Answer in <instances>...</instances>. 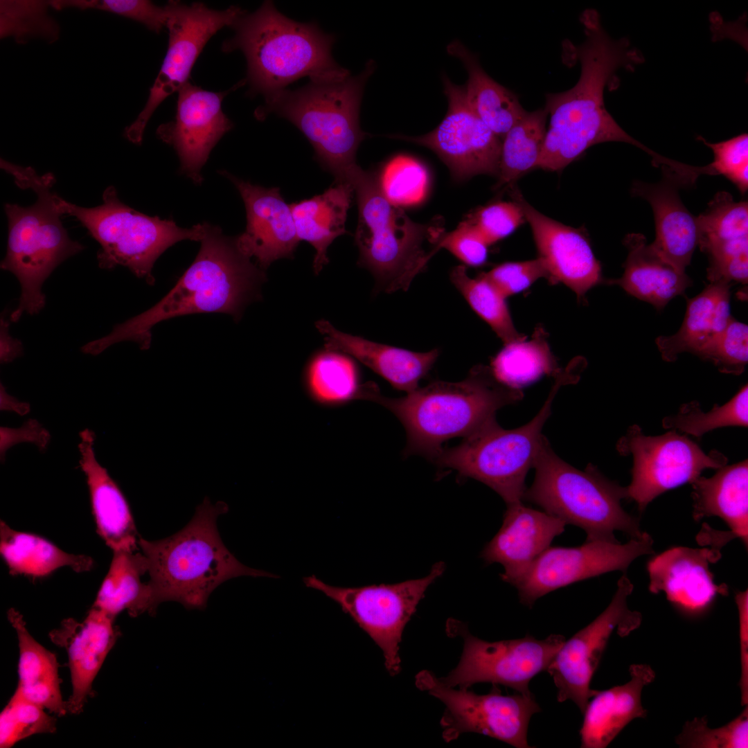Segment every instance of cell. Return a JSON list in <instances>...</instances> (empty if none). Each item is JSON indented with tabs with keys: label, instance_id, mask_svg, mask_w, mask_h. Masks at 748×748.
I'll return each instance as SVG.
<instances>
[{
	"label": "cell",
	"instance_id": "cell-42",
	"mask_svg": "<svg viewBox=\"0 0 748 748\" xmlns=\"http://www.w3.org/2000/svg\"><path fill=\"white\" fill-rule=\"evenodd\" d=\"M449 278L472 310L505 344L526 339L515 328L506 298L482 274L472 278L465 265H458L451 270Z\"/></svg>",
	"mask_w": 748,
	"mask_h": 748
},
{
	"label": "cell",
	"instance_id": "cell-25",
	"mask_svg": "<svg viewBox=\"0 0 748 748\" xmlns=\"http://www.w3.org/2000/svg\"><path fill=\"white\" fill-rule=\"evenodd\" d=\"M565 526L561 519L526 507L522 501L508 505L500 529L481 556L488 564H501L504 569L501 579L509 583L550 546Z\"/></svg>",
	"mask_w": 748,
	"mask_h": 748
},
{
	"label": "cell",
	"instance_id": "cell-21",
	"mask_svg": "<svg viewBox=\"0 0 748 748\" xmlns=\"http://www.w3.org/2000/svg\"><path fill=\"white\" fill-rule=\"evenodd\" d=\"M508 192L531 226L538 258L544 262L551 282L564 283L579 298L602 282L600 264L582 229L565 225L538 211L515 184L508 187Z\"/></svg>",
	"mask_w": 748,
	"mask_h": 748
},
{
	"label": "cell",
	"instance_id": "cell-4",
	"mask_svg": "<svg viewBox=\"0 0 748 748\" xmlns=\"http://www.w3.org/2000/svg\"><path fill=\"white\" fill-rule=\"evenodd\" d=\"M522 397L521 390L500 384L490 368L482 365L473 367L462 381H434L403 397L384 396L373 382L364 383L361 393V400L383 406L402 424L404 456L418 454L431 461L443 443L476 432L495 419L497 410Z\"/></svg>",
	"mask_w": 748,
	"mask_h": 748
},
{
	"label": "cell",
	"instance_id": "cell-54",
	"mask_svg": "<svg viewBox=\"0 0 748 748\" xmlns=\"http://www.w3.org/2000/svg\"><path fill=\"white\" fill-rule=\"evenodd\" d=\"M10 320L6 319L4 316L1 317L0 359L1 364L12 362L16 357L21 355L23 350L21 342L10 335Z\"/></svg>",
	"mask_w": 748,
	"mask_h": 748
},
{
	"label": "cell",
	"instance_id": "cell-7",
	"mask_svg": "<svg viewBox=\"0 0 748 748\" xmlns=\"http://www.w3.org/2000/svg\"><path fill=\"white\" fill-rule=\"evenodd\" d=\"M1 168L12 175L21 188H30L37 199L23 207L6 204L8 236L7 251L1 268L12 272L21 285L17 308L10 321H17L25 312L38 314L45 305L42 287L51 272L64 260L84 247L70 238L64 227L53 191L55 178L52 173L38 175L31 167H22L1 160Z\"/></svg>",
	"mask_w": 748,
	"mask_h": 748
},
{
	"label": "cell",
	"instance_id": "cell-35",
	"mask_svg": "<svg viewBox=\"0 0 748 748\" xmlns=\"http://www.w3.org/2000/svg\"><path fill=\"white\" fill-rule=\"evenodd\" d=\"M8 618L15 630L19 645L17 688L24 697L49 712L62 716L68 713L60 691L59 666L55 655L29 633L22 615L14 608Z\"/></svg>",
	"mask_w": 748,
	"mask_h": 748
},
{
	"label": "cell",
	"instance_id": "cell-45",
	"mask_svg": "<svg viewBox=\"0 0 748 748\" xmlns=\"http://www.w3.org/2000/svg\"><path fill=\"white\" fill-rule=\"evenodd\" d=\"M55 730L56 720L16 689L0 714V747L10 748L30 736Z\"/></svg>",
	"mask_w": 748,
	"mask_h": 748
},
{
	"label": "cell",
	"instance_id": "cell-51",
	"mask_svg": "<svg viewBox=\"0 0 748 748\" xmlns=\"http://www.w3.org/2000/svg\"><path fill=\"white\" fill-rule=\"evenodd\" d=\"M482 274L506 297L530 287L537 279H549L547 269L540 258L498 265Z\"/></svg>",
	"mask_w": 748,
	"mask_h": 748
},
{
	"label": "cell",
	"instance_id": "cell-52",
	"mask_svg": "<svg viewBox=\"0 0 748 748\" xmlns=\"http://www.w3.org/2000/svg\"><path fill=\"white\" fill-rule=\"evenodd\" d=\"M89 8L118 15L145 25L157 33L166 28L169 12L166 5L157 6L146 0H91Z\"/></svg>",
	"mask_w": 748,
	"mask_h": 748
},
{
	"label": "cell",
	"instance_id": "cell-38",
	"mask_svg": "<svg viewBox=\"0 0 748 748\" xmlns=\"http://www.w3.org/2000/svg\"><path fill=\"white\" fill-rule=\"evenodd\" d=\"M548 113L544 108L526 112L501 141L495 189L508 187L536 169L546 134Z\"/></svg>",
	"mask_w": 748,
	"mask_h": 748
},
{
	"label": "cell",
	"instance_id": "cell-36",
	"mask_svg": "<svg viewBox=\"0 0 748 748\" xmlns=\"http://www.w3.org/2000/svg\"><path fill=\"white\" fill-rule=\"evenodd\" d=\"M447 51L459 59L467 72L468 78L464 87L470 106L502 141L526 112L517 96L488 75L477 55L461 42H450Z\"/></svg>",
	"mask_w": 748,
	"mask_h": 748
},
{
	"label": "cell",
	"instance_id": "cell-23",
	"mask_svg": "<svg viewBox=\"0 0 748 748\" xmlns=\"http://www.w3.org/2000/svg\"><path fill=\"white\" fill-rule=\"evenodd\" d=\"M711 549L675 547L652 558L648 564L649 590L664 591L680 613L699 617L711 607L718 595H727L725 585H718L709 570Z\"/></svg>",
	"mask_w": 748,
	"mask_h": 748
},
{
	"label": "cell",
	"instance_id": "cell-10",
	"mask_svg": "<svg viewBox=\"0 0 748 748\" xmlns=\"http://www.w3.org/2000/svg\"><path fill=\"white\" fill-rule=\"evenodd\" d=\"M103 202L84 208L56 197L60 213L75 217L100 244L97 259L103 269L127 267L152 285V268L161 254L179 241H200L204 235V223L185 229L172 220L145 215L123 203L112 186L104 190Z\"/></svg>",
	"mask_w": 748,
	"mask_h": 748
},
{
	"label": "cell",
	"instance_id": "cell-39",
	"mask_svg": "<svg viewBox=\"0 0 748 748\" xmlns=\"http://www.w3.org/2000/svg\"><path fill=\"white\" fill-rule=\"evenodd\" d=\"M311 399L325 407H339L359 400L362 384L351 357L326 350L314 356L305 374Z\"/></svg>",
	"mask_w": 748,
	"mask_h": 748
},
{
	"label": "cell",
	"instance_id": "cell-53",
	"mask_svg": "<svg viewBox=\"0 0 748 748\" xmlns=\"http://www.w3.org/2000/svg\"><path fill=\"white\" fill-rule=\"evenodd\" d=\"M739 616L740 676L739 688L742 706L748 705V591H739L735 597Z\"/></svg>",
	"mask_w": 748,
	"mask_h": 748
},
{
	"label": "cell",
	"instance_id": "cell-16",
	"mask_svg": "<svg viewBox=\"0 0 748 748\" xmlns=\"http://www.w3.org/2000/svg\"><path fill=\"white\" fill-rule=\"evenodd\" d=\"M166 6V55L143 109L124 131L125 137L134 144L141 143L145 126L158 106L188 82L192 68L210 38L223 27H231L244 11L238 6L215 10L203 3L188 6L178 1H170Z\"/></svg>",
	"mask_w": 748,
	"mask_h": 748
},
{
	"label": "cell",
	"instance_id": "cell-48",
	"mask_svg": "<svg viewBox=\"0 0 748 748\" xmlns=\"http://www.w3.org/2000/svg\"><path fill=\"white\" fill-rule=\"evenodd\" d=\"M698 139L713 152V161L709 165L714 175L726 177L740 193H745L748 188L747 134L714 143L706 141L702 136Z\"/></svg>",
	"mask_w": 748,
	"mask_h": 748
},
{
	"label": "cell",
	"instance_id": "cell-34",
	"mask_svg": "<svg viewBox=\"0 0 748 748\" xmlns=\"http://www.w3.org/2000/svg\"><path fill=\"white\" fill-rule=\"evenodd\" d=\"M347 182H335L323 193L290 204L297 236L316 250L313 269L318 274L328 263V248L347 233L345 223L353 194Z\"/></svg>",
	"mask_w": 748,
	"mask_h": 748
},
{
	"label": "cell",
	"instance_id": "cell-41",
	"mask_svg": "<svg viewBox=\"0 0 748 748\" xmlns=\"http://www.w3.org/2000/svg\"><path fill=\"white\" fill-rule=\"evenodd\" d=\"M525 339L505 344L491 362L495 378L510 389L520 390L543 375L556 371L543 330L538 328L531 340Z\"/></svg>",
	"mask_w": 748,
	"mask_h": 748
},
{
	"label": "cell",
	"instance_id": "cell-28",
	"mask_svg": "<svg viewBox=\"0 0 748 748\" xmlns=\"http://www.w3.org/2000/svg\"><path fill=\"white\" fill-rule=\"evenodd\" d=\"M80 437L79 466L86 477L98 533L113 551H134L139 539L127 500L96 458L94 432L86 428L80 432Z\"/></svg>",
	"mask_w": 748,
	"mask_h": 748
},
{
	"label": "cell",
	"instance_id": "cell-6",
	"mask_svg": "<svg viewBox=\"0 0 748 748\" xmlns=\"http://www.w3.org/2000/svg\"><path fill=\"white\" fill-rule=\"evenodd\" d=\"M375 69L368 60L356 75L312 80L294 89H285L265 100L255 111L263 120L274 113L297 127L310 143L316 160L335 182H345L357 166V151L368 134L360 127V106L366 82Z\"/></svg>",
	"mask_w": 748,
	"mask_h": 748
},
{
	"label": "cell",
	"instance_id": "cell-15",
	"mask_svg": "<svg viewBox=\"0 0 748 748\" xmlns=\"http://www.w3.org/2000/svg\"><path fill=\"white\" fill-rule=\"evenodd\" d=\"M617 449L621 454L633 456L632 477L626 487L627 497L636 502L641 512L664 492L691 483L704 470L720 468L728 461L716 450L706 454L695 442L675 430L660 436H645L638 425L628 429L618 441Z\"/></svg>",
	"mask_w": 748,
	"mask_h": 748
},
{
	"label": "cell",
	"instance_id": "cell-17",
	"mask_svg": "<svg viewBox=\"0 0 748 748\" xmlns=\"http://www.w3.org/2000/svg\"><path fill=\"white\" fill-rule=\"evenodd\" d=\"M652 544L643 533L623 544L586 541L576 547L549 546L509 584L517 589L521 603L531 608L538 598L559 588L614 571L626 572L636 558L654 553Z\"/></svg>",
	"mask_w": 748,
	"mask_h": 748
},
{
	"label": "cell",
	"instance_id": "cell-8",
	"mask_svg": "<svg viewBox=\"0 0 748 748\" xmlns=\"http://www.w3.org/2000/svg\"><path fill=\"white\" fill-rule=\"evenodd\" d=\"M346 182L353 187L358 208V264L372 273L377 290H406L434 254L425 249V241L434 243L440 230L414 222L391 202L377 174L357 166Z\"/></svg>",
	"mask_w": 748,
	"mask_h": 748
},
{
	"label": "cell",
	"instance_id": "cell-11",
	"mask_svg": "<svg viewBox=\"0 0 748 748\" xmlns=\"http://www.w3.org/2000/svg\"><path fill=\"white\" fill-rule=\"evenodd\" d=\"M568 382L559 375L545 403L526 425L505 429L493 420L461 443L443 448L432 460L438 467L456 471L461 477L476 479L495 490L507 506L521 502L525 479L545 439L543 426L551 411L558 388Z\"/></svg>",
	"mask_w": 748,
	"mask_h": 748
},
{
	"label": "cell",
	"instance_id": "cell-13",
	"mask_svg": "<svg viewBox=\"0 0 748 748\" xmlns=\"http://www.w3.org/2000/svg\"><path fill=\"white\" fill-rule=\"evenodd\" d=\"M416 684L445 704L440 725L445 741L473 732L517 748L530 747L527 741L529 721L541 711L532 693L504 695L494 684L489 693L479 695L467 688L447 686L428 670L416 675Z\"/></svg>",
	"mask_w": 748,
	"mask_h": 748
},
{
	"label": "cell",
	"instance_id": "cell-27",
	"mask_svg": "<svg viewBox=\"0 0 748 748\" xmlns=\"http://www.w3.org/2000/svg\"><path fill=\"white\" fill-rule=\"evenodd\" d=\"M315 326L323 337L326 350L341 352L358 360L393 388L406 393L418 388L420 380L439 355L438 348L413 352L347 334L323 319L317 321Z\"/></svg>",
	"mask_w": 748,
	"mask_h": 748
},
{
	"label": "cell",
	"instance_id": "cell-31",
	"mask_svg": "<svg viewBox=\"0 0 748 748\" xmlns=\"http://www.w3.org/2000/svg\"><path fill=\"white\" fill-rule=\"evenodd\" d=\"M698 244L709 266L724 267L748 258V203L736 202L726 191L717 193L696 217Z\"/></svg>",
	"mask_w": 748,
	"mask_h": 748
},
{
	"label": "cell",
	"instance_id": "cell-5",
	"mask_svg": "<svg viewBox=\"0 0 748 748\" xmlns=\"http://www.w3.org/2000/svg\"><path fill=\"white\" fill-rule=\"evenodd\" d=\"M233 37L224 41L225 53L240 50L247 64L249 94L265 100L303 77L310 80L347 74L334 60L332 35L315 23H301L280 12L265 1L253 13L244 10L231 26Z\"/></svg>",
	"mask_w": 748,
	"mask_h": 748
},
{
	"label": "cell",
	"instance_id": "cell-9",
	"mask_svg": "<svg viewBox=\"0 0 748 748\" xmlns=\"http://www.w3.org/2000/svg\"><path fill=\"white\" fill-rule=\"evenodd\" d=\"M533 467L535 479L523 499L581 528L586 541L618 542L616 531L631 539L643 535L638 519L622 508L626 487L609 480L594 466L584 471L575 468L555 454L545 438Z\"/></svg>",
	"mask_w": 748,
	"mask_h": 748
},
{
	"label": "cell",
	"instance_id": "cell-37",
	"mask_svg": "<svg viewBox=\"0 0 748 748\" xmlns=\"http://www.w3.org/2000/svg\"><path fill=\"white\" fill-rule=\"evenodd\" d=\"M0 529L1 554L12 574L37 578L64 567L76 572L93 567L90 557L68 553L40 536L13 530L2 522Z\"/></svg>",
	"mask_w": 748,
	"mask_h": 748
},
{
	"label": "cell",
	"instance_id": "cell-49",
	"mask_svg": "<svg viewBox=\"0 0 748 748\" xmlns=\"http://www.w3.org/2000/svg\"><path fill=\"white\" fill-rule=\"evenodd\" d=\"M466 218L489 246L510 235L526 221L522 210L513 201L488 204Z\"/></svg>",
	"mask_w": 748,
	"mask_h": 748
},
{
	"label": "cell",
	"instance_id": "cell-44",
	"mask_svg": "<svg viewBox=\"0 0 748 748\" xmlns=\"http://www.w3.org/2000/svg\"><path fill=\"white\" fill-rule=\"evenodd\" d=\"M50 1L1 0L0 1L1 39L12 37L24 44L33 38L48 43L58 39L60 26L48 14Z\"/></svg>",
	"mask_w": 748,
	"mask_h": 748
},
{
	"label": "cell",
	"instance_id": "cell-50",
	"mask_svg": "<svg viewBox=\"0 0 748 748\" xmlns=\"http://www.w3.org/2000/svg\"><path fill=\"white\" fill-rule=\"evenodd\" d=\"M434 244L436 251L445 249L465 265L479 267L488 259L489 245L467 218L450 232L441 231Z\"/></svg>",
	"mask_w": 748,
	"mask_h": 748
},
{
	"label": "cell",
	"instance_id": "cell-26",
	"mask_svg": "<svg viewBox=\"0 0 748 748\" xmlns=\"http://www.w3.org/2000/svg\"><path fill=\"white\" fill-rule=\"evenodd\" d=\"M663 180L657 184L635 181L632 193L647 200L654 216L656 238L652 249L681 272L691 263L698 244L696 217L686 208L678 188L685 186L682 179L662 169Z\"/></svg>",
	"mask_w": 748,
	"mask_h": 748
},
{
	"label": "cell",
	"instance_id": "cell-22",
	"mask_svg": "<svg viewBox=\"0 0 748 748\" xmlns=\"http://www.w3.org/2000/svg\"><path fill=\"white\" fill-rule=\"evenodd\" d=\"M235 185L245 205L247 226L235 237L241 251L262 270L274 261L293 257L299 243L290 207L280 189L265 188L240 179L225 170L219 172Z\"/></svg>",
	"mask_w": 748,
	"mask_h": 748
},
{
	"label": "cell",
	"instance_id": "cell-46",
	"mask_svg": "<svg viewBox=\"0 0 748 748\" xmlns=\"http://www.w3.org/2000/svg\"><path fill=\"white\" fill-rule=\"evenodd\" d=\"M675 742L683 748H747L748 706L736 718L718 728L709 727L706 716L686 721Z\"/></svg>",
	"mask_w": 748,
	"mask_h": 748
},
{
	"label": "cell",
	"instance_id": "cell-47",
	"mask_svg": "<svg viewBox=\"0 0 748 748\" xmlns=\"http://www.w3.org/2000/svg\"><path fill=\"white\" fill-rule=\"evenodd\" d=\"M724 373L740 375L748 362V326L731 317L727 326L698 354Z\"/></svg>",
	"mask_w": 748,
	"mask_h": 748
},
{
	"label": "cell",
	"instance_id": "cell-12",
	"mask_svg": "<svg viewBox=\"0 0 748 748\" xmlns=\"http://www.w3.org/2000/svg\"><path fill=\"white\" fill-rule=\"evenodd\" d=\"M445 569V563L438 562L427 576L396 584L337 587L314 575L305 577L303 582L336 602L369 635L382 651L389 673L394 676L400 671L399 650L404 627L427 588Z\"/></svg>",
	"mask_w": 748,
	"mask_h": 748
},
{
	"label": "cell",
	"instance_id": "cell-43",
	"mask_svg": "<svg viewBox=\"0 0 748 748\" xmlns=\"http://www.w3.org/2000/svg\"><path fill=\"white\" fill-rule=\"evenodd\" d=\"M665 429H673L695 437H700L711 430L729 426L748 425V387L747 384L726 404L714 405L713 408L704 412L700 404L695 401L683 404L679 412L663 419Z\"/></svg>",
	"mask_w": 748,
	"mask_h": 748
},
{
	"label": "cell",
	"instance_id": "cell-3",
	"mask_svg": "<svg viewBox=\"0 0 748 748\" xmlns=\"http://www.w3.org/2000/svg\"><path fill=\"white\" fill-rule=\"evenodd\" d=\"M227 511L224 502L213 505L206 497L191 520L175 534L154 541L139 537L138 546L150 576L145 583L143 613L153 614L161 603L168 600L202 608L211 592L233 578L277 577L244 565L227 549L217 528V517Z\"/></svg>",
	"mask_w": 748,
	"mask_h": 748
},
{
	"label": "cell",
	"instance_id": "cell-32",
	"mask_svg": "<svg viewBox=\"0 0 748 748\" xmlns=\"http://www.w3.org/2000/svg\"><path fill=\"white\" fill-rule=\"evenodd\" d=\"M729 288L727 282L710 283L698 295L688 300L679 330L673 335L656 339L664 360L675 361L684 352L697 355L727 326L731 319Z\"/></svg>",
	"mask_w": 748,
	"mask_h": 748
},
{
	"label": "cell",
	"instance_id": "cell-30",
	"mask_svg": "<svg viewBox=\"0 0 748 748\" xmlns=\"http://www.w3.org/2000/svg\"><path fill=\"white\" fill-rule=\"evenodd\" d=\"M623 243L628 251L624 272L613 283L628 294L661 310L692 285L688 276L660 257L643 234H628Z\"/></svg>",
	"mask_w": 748,
	"mask_h": 748
},
{
	"label": "cell",
	"instance_id": "cell-14",
	"mask_svg": "<svg viewBox=\"0 0 748 748\" xmlns=\"http://www.w3.org/2000/svg\"><path fill=\"white\" fill-rule=\"evenodd\" d=\"M449 634L461 636L463 650L456 667L440 681L451 687L468 688L473 684L490 682L531 694L530 681L546 670L565 641L561 634H551L539 640L524 638L486 641L471 634L463 623L452 620L447 625Z\"/></svg>",
	"mask_w": 748,
	"mask_h": 748
},
{
	"label": "cell",
	"instance_id": "cell-29",
	"mask_svg": "<svg viewBox=\"0 0 748 748\" xmlns=\"http://www.w3.org/2000/svg\"><path fill=\"white\" fill-rule=\"evenodd\" d=\"M629 672L627 682L598 691L589 700L582 713L581 747H607L631 721L646 717L641 695L644 687L654 680L655 672L645 664H632Z\"/></svg>",
	"mask_w": 748,
	"mask_h": 748
},
{
	"label": "cell",
	"instance_id": "cell-40",
	"mask_svg": "<svg viewBox=\"0 0 748 748\" xmlns=\"http://www.w3.org/2000/svg\"><path fill=\"white\" fill-rule=\"evenodd\" d=\"M108 572L92 607L115 618L124 609L131 616L141 614L145 587L141 577L147 573L142 553L114 551Z\"/></svg>",
	"mask_w": 748,
	"mask_h": 748
},
{
	"label": "cell",
	"instance_id": "cell-1",
	"mask_svg": "<svg viewBox=\"0 0 748 748\" xmlns=\"http://www.w3.org/2000/svg\"><path fill=\"white\" fill-rule=\"evenodd\" d=\"M585 40L567 46L580 64V75L571 89L546 94L544 109L549 123L536 168L560 171L590 147L605 142L635 145L659 163L662 156L627 134L607 110L605 87L613 82L618 69H632L643 60L626 38L614 39L603 28L599 14L587 9L580 16Z\"/></svg>",
	"mask_w": 748,
	"mask_h": 748
},
{
	"label": "cell",
	"instance_id": "cell-18",
	"mask_svg": "<svg viewBox=\"0 0 748 748\" xmlns=\"http://www.w3.org/2000/svg\"><path fill=\"white\" fill-rule=\"evenodd\" d=\"M633 585L625 574L607 607L592 622L565 640L546 671L558 689L559 702L572 700L584 713L589 700L597 693L591 681L598 668L608 641L616 630L623 637L639 627L641 615L627 606Z\"/></svg>",
	"mask_w": 748,
	"mask_h": 748
},
{
	"label": "cell",
	"instance_id": "cell-33",
	"mask_svg": "<svg viewBox=\"0 0 748 748\" xmlns=\"http://www.w3.org/2000/svg\"><path fill=\"white\" fill-rule=\"evenodd\" d=\"M693 517L722 518L733 537L748 544V461L723 466L710 478L699 477L692 483Z\"/></svg>",
	"mask_w": 748,
	"mask_h": 748
},
{
	"label": "cell",
	"instance_id": "cell-24",
	"mask_svg": "<svg viewBox=\"0 0 748 748\" xmlns=\"http://www.w3.org/2000/svg\"><path fill=\"white\" fill-rule=\"evenodd\" d=\"M114 618L92 607L80 623L69 618L50 634L51 641L68 654L72 693L66 701L68 713H80L91 695L93 682L119 631Z\"/></svg>",
	"mask_w": 748,
	"mask_h": 748
},
{
	"label": "cell",
	"instance_id": "cell-2",
	"mask_svg": "<svg viewBox=\"0 0 748 748\" xmlns=\"http://www.w3.org/2000/svg\"><path fill=\"white\" fill-rule=\"evenodd\" d=\"M201 247L194 262L174 288L159 303L141 314L116 325L107 336L81 348L97 355L110 346L133 341L148 349L151 329L157 323L178 316L204 312H223L235 319L245 305L256 298L265 280L264 270L239 249L235 238L204 222Z\"/></svg>",
	"mask_w": 748,
	"mask_h": 748
},
{
	"label": "cell",
	"instance_id": "cell-19",
	"mask_svg": "<svg viewBox=\"0 0 748 748\" xmlns=\"http://www.w3.org/2000/svg\"><path fill=\"white\" fill-rule=\"evenodd\" d=\"M448 107L442 121L421 136L394 134L391 137L424 146L447 166L456 181L479 175L497 177L501 140L470 106L464 85L443 76Z\"/></svg>",
	"mask_w": 748,
	"mask_h": 748
},
{
	"label": "cell",
	"instance_id": "cell-20",
	"mask_svg": "<svg viewBox=\"0 0 748 748\" xmlns=\"http://www.w3.org/2000/svg\"><path fill=\"white\" fill-rule=\"evenodd\" d=\"M229 92L206 91L187 82L178 91L175 120L157 130L158 137L176 150L181 172L197 184L202 181L200 171L211 150L233 126L222 109Z\"/></svg>",
	"mask_w": 748,
	"mask_h": 748
}]
</instances>
